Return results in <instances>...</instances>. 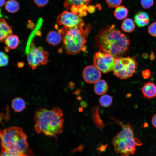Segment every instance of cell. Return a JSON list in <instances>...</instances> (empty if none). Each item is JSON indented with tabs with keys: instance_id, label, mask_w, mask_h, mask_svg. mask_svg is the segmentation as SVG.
<instances>
[{
	"instance_id": "17",
	"label": "cell",
	"mask_w": 156,
	"mask_h": 156,
	"mask_svg": "<svg viewBox=\"0 0 156 156\" xmlns=\"http://www.w3.org/2000/svg\"><path fill=\"white\" fill-rule=\"evenodd\" d=\"M11 107L15 112H21L26 108L25 100L20 97H16L12 100L11 102Z\"/></svg>"
},
{
	"instance_id": "4",
	"label": "cell",
	"mask_w": 156,
	"mask_h": 156,
	"mask_svg": "<svg viewBox=\"0 0 156 156\" xmlns=\"http://www.w3.org/2000/svg\"><path fill=\"white\" fill-rule=\"evenodd\" d=\"M23 129L17 127L7 128L0 131L1 150L31 156L32 152Z\"/></svg>"
},
{
	"instance_id": "1",
	"label": "cell",
	"mask_w": 156,
	"mask_h": 156,
	"mask_svg": "<svg viewBox=\"0 0 156 156\" xmlns=\"http://www.w3.org/2000/svg\"><path fill=\"white\" fill-rule=\"evenodd\" d=\"M95 44L96 48L101 52L108 53L116 57L128 50L130 40L128 36L113 24L99 31L96 37Z\"/></svg>"
},
{
	"instance_id": "9",
	"label": "cell",
	"mask_w": 156,
	"mask_h": 156,
	"mask_svg": "<svg viewBox=\"0 0 156 156\" xmlns=\"http://www.w3.org/2000/svg\"><path fill=\"white\" fill-rule=\"evenodd\" d=\"M93 64L101 71L107 73L113 70L115 57L108 53L98 52L94 55Z\"/></svg>"
},
{
	"instance_id": "7",
	"label": "cell",
	"mask_w": 156,
	"mask_h": 156,
	"mask_svg": "<svg viewBox=\"0 0 156 156\" xmlns=\"http://www.w3.org/2000/svg\"><path fill=\"white\" fill-rule=\"evenodd\" d=\"M49 53L41 47H36L34 43L31 44L27 59L29 66L35 69L38 66L47 64L48 62Z\"/></svg>"
},
{
	"instance_id": "5",
	"label": "cell",
	"mask_w": 156,
	"mask_h": 156,
	"mask_svg": "<svg viewBox=\"0 0 156 156\" xmlns=\"http://www.w3.org/2000/svg\"><path fill=\"white\" fill-rule=\"evenodd\" d=\"M116 121L121 126L122 130L113 137L112 141L115 152L122 156L134 154L136 148L141 145L142 142L134 137L133 127L130 123L125 124L118 120Z\"/></svg>"
},
{
	"instance_id": "28",
	"label": "cell",
	"mask_w": 156,
	"mask_h": 156,
	"mask_svg": "<svg viewBox=\"0 0 156 156\" xmlns=\"http://www.w3.org/2000/svg\"><path fill=\"white\" fill-rule=\"evenodd\" d=\"M35 4L39 7H43L46 5L49 0H34Z\"/></svg>"
},
{
	"instance_id": "2",
	"label": "cell",
	"mask_w": 156,
	"mask_h": 156,
	"mask_svg": "<svg viewBox=\"0 0 156 156\" xmlns=\"http://www.w3.org/2000/svg\"><path fill=\"white\" fill-rule=\"evenodd\" d=\"M63 116L62 110L58 107L51 109L42 108L36 110L34 116L36 132L56 138L57 136L63 131L64 120Z\"/></svg>"
},
{
	"instance_id": "16",
	"label": "cell",
	"mask_w": 156,
	"mask_h": 156,
	"mask_svg": "<svg viewBox=\"0 0 156 156\" xmlns=\"http://www.w3.org/2000/svg\"><path fill=\"white\" fill-rule=\"evenodd\" d=\"M108 88V85L104 80L100 79L95 83L94 86V91L98 95H104L107 92Z\"/></svg>"
},
{
	"instance_id": "33",
	"label": "cell",
	"mask_w": 156,
	"mask_h": 156,
	"mask_svg": "<svg viewBox=\"0 0 156 156\" xmlns=\"http://www.w3.org/2000/svg\"><path fill=\"white\" fill-rule=\"evenodd\" d=\"M5 3V0H0V7L3 6Z\"/></svg>"
},
{
	"instance_id": "8",
	"label": "cell",
	"mask_w": 156,
	"mask_h": 156,
	"mask_svg": "<svg viewBox=\"0 0 156 156\" xmlns=\"http://www.w3.org/2000/svg\"><path fill=\"white\" fill-rule=\"evenodd\" d=\"M92 0H65L64 6L81 18L87 15V12L93 13L94 6H88Z\"/></svg>"
},
{
	"instance_id": "15",
	"label": "cell",
	"mask_w": 156,
	"mask_h": 156,
	"mask_svg": "<svg viewBox=\"0 0 156 156\" xmlns=\"http://www.w3.org/2000/svg\"><path fill=\"white\" fill-rule=\"evenodd\" d=\"M46 40L50 45L56 46L62 41L61 34L58 31L52 30L48 32L46 36Z\"/></svg>"
},
{
	"instance_id": "26",
	"label": "cell",
	"mask_w": 156,
	"mask_h": 156,
	"mask_svg": "<svg viewBox=\"0 0 156 156\" xmlns=\"http://www.w3.org/2000/svg\"><path fill=\"white\" fill-rule=\"evenodd\" d=\"M148 31L151 36L156 37V22L153 23L149 26Z\"/></svg>"
},
{
	"instance_id": "23",
	"label": "cell",
	"mask_w": 156,
	"mask_h": 156,
	"mask_svg": "<svg viewBox=\"0 0 156 156\" xmlns=\"http://www.w3.org/2000/svg\"><path fill=\"white\" fill-rule=\"evenodd\" d=\"M9 62V57L5 52L0 51V67L5 66Z\"/></svg>"
},
{
	"instance_id": "14",
	"label": "cell",
	"mask_w": 156,
	"mask_h": 156,
	"mask_svg": "<svg viewBox=\"0 0 156 156\" xmlns=\"http://www.w3.org/2000/svg\"><path fill=\"white\" fill-rule=\"evenodd\" d=\"M134 20L137 26L142 27L148 24L150 21V17L147 12L143 11H140L135 16Z\"/></svg>"
},
{
	"instance_id": "19",
	"label": "cell",
	"mask_w": 156,
	"mask_h": 156,
	"mask_svg": "<svg viewBox=\"0 0 156 156\" xmlns=\"http://www.w3.org/2000/svg\"><path fill=\"white\" fill-rule=\"evenodd\" d=\"M115 17L118 20L125 18L128 14V10L125 7L120 5L116 8L114 13Z\"/></svg>"
},
{
	"instance_id": "6",
	"label": "cell",
	"mask_w": 156,
	"mask_h": 156,
	"mask_svg": "<svg viewBox=\"0 0 156 156\" xmlns=\"http://www.w3.org/2000/svg\"><path fill=\"white\" fill-rule=\"evenodd\" d=\"M137 66V62L134 58L129 57H115L113 74L119 79H126L132 76Z\"/></svg>"
},
{
	"instance_id": "24",
	"label": "cell",
	"mask_w": 156,
	"mask_h": 156,
	"mask_svg": "<svg viewBox=\"0 0 156 156\" xmlns=\"http://www.w3.org/2000/svg\"><path fill=\"white\" fill-rule=\"evenodd\" d=\"M109 8H116L120 5L122 0H105Z\"/></svg>"
},
{
	"instance_id": "34",
	"label": "cell",
	"mask_w": 156,
	"mask_h": 156,
	"mask_svg": "<svg viewBox=\"0 0 156 156\" xmlns=\"http://www.w3.org/2000/svg\"><path fill=\"white\" fill-rule=\"evenodd\" d=\"M142 56L145 59H147L148 57V55L146 53H144L142 55Z\"/></svg>"
},
{
	"instance_id": "35",
	"label": "cell",
	"mask_w": 156,
	"mask_h": 156,
	"mask_svg": "<svg viewBox=\"0 0 156 156\" xmlns=\"http://www.w3.org/2000/svg\"><path fill=\"white\" fill-rule=\"evenodd\" d=\"M2 15L1 13V10L0 9V18H2Z\"/></svg>"
},
{
	"instance_id": "13",
	"label": "cell",
	"mask_w": 156,
	"mask_h": 156,
	"mask_svg": "<svg viewBox=\"0 0 156 156\" xmlns=\"http://www.w3.org/2000/svg\"><path fill=\"white\" fill-rule=\"evenodd\" d=\"M12 34V26L3 18H0V42L4 41L10 35Z\"/></svg>"
},
{
	"instance_id": "29",
	"label": "cell",
	"mask_w": 156,
	"mask_h": 156,
	"mask_svg": "<svg viewBox=\"0 0 156 156\" xmlns=\"http://www.w3.org/2000/svg\"><path fill=\"white\" fill-rule=\"evenodd\" d=\"M150 75V71L148 69L144 70L142 72V76L144 79H146L148 78Z\"/></svg>"
},
{
	"instance_id": "30",
	"label": "cell",
	"mask_w": 156,
	"mask_h": 156,
	"mask_svg": "<svg viewBox=\"0 0 156 156\" xmlns=\"http://www.w3.org/2000/svg\"><path fill=\"white\" fill-rule=\"evenodd\" d=\"M151 123L153 126L156 128V114H155L152 117Z\"/></svg>"
},
{
	"instance_id": "18",
	"label": "cell",
	"mask_w": 156,
	"mask_h": 156,
	"mask_svg": "<svg viewBox=\"0 0 156 156\" xmlns=\"http://www.w3.org/2000/svg\"><path fill=\"white\" fill-rule=\"evenodd\" d=\"M5 42L7 47L10 49H15L18 46L19 40L18 36L12 34L9 36L5 39Z\"/></svg>"
},
{
	"instance_id": "11",
	"label": "cell",
	"mask_w": 156,
	"mask_h": 156,
	"mask_svg": "<svg viewBox=\"0 0 156 156\" xmlns=\"http://www.w3.org/2000/svg\"><path fill=\"white\" fill-rule=\"evenodd\" d=\"M83 78L86 82L92 84L100 79L101 72L94 66L90 65L86 66L82 73Z\"/></svg>"
},
{
	"instance_id": "21",
	"label": "cell",
	"mask_w": 156,
	"mask_h": 156,
	"mask_svg": "<svg viewBox=\"0 0 156 156\" xmlns=\"http://www.w3.org/2000/svg\"><path fill=\"white\" fill-rule=\"evenodd\" d=\"M20 8L18 2L15 0H8L6 3L5 10L9 12L15 13L18 11Z\"/></svg>"
},
{
	"instance_id": "3",
	"label": "cell",
	"mask_w": 156,
	"mask_h": 156,
	"mask_svg": "<svg viewBox=\"0 0 156 156\" xmlns=\"http://www.w3.org/2000/svg\"><path fill=\"white\" fill-rule=\"evenodd\" d=\"M84 26L78 25L71 28L63 27L58 30L62 35L63 47L66 53L74 55L81 52H86V38L91 28L88 24Z\"/></svg>"
},
{
	"instance_id": "10",
	"label": "cell",
	"mask_w": 156,
	"mask_h": 156,
	"mask_svg": "<svg viewBox=\"0 0 156 156\" xmlns=\"http://www.w3.org/2000/svg\"><path fill=\"white\" fill-rule=\"evenodd\" d=\"M56 22L58 24L67 28H71L78 25L85 26L84 21L78 15L73 12L65 11L57 17Z\"/></svg>"
},
{
	"instance_id": "25",
	"label": "cell",
	"mask_w": 156,
	"mask_h": 156,
	"mask_svg": "<svg viewBox=\"0 0 156 156\" xmlns=\"http://www.w3.org/2000/svg\"><path fill=\"white\" fill-rule=\"evenodd\" d=\"M142 7L145 9H148L152 6L154 4L153 0H141Z\"/></svg>"
},
{
	"instance_id": "32",
	"label": "cell",
	"mask_w": 156,
	"mask_h": 156,
	"mask_svg": "<svg viewBox=\"0 0 156 156\" xmlns=\"http://www.w3.org/2000/svg\"><path fill=\"white\" fill-rule=\"evenodd\" d=\"M106 145H101L99 148V150L101 151H103L105 150L106 148Z\"/></svg>"
},
{
	"instance_id": "22",
	"label": "cell",
	"mask_w": 156,
	"mask_h": 156,
	"mask_svg": "<svg viewBox=\"0 0 156 156\" xmlns=\"http://www.w3.org/2000/svg\"><path fill=\"white\" fill-rule=\"evenodd\" d=\"M113 100L112 97L109 95H103L99 99V102L101 106L107 107L110 105Z\"/></svg>"
},
{
	"instance_id": "31",
	"label": "cell",
	"mask_w": 156,
	"mask_h": 156,
	"mask_svg": "<svg viewBox=\"0 0 156 156\" xmlns=\"http://www.w3.org/2000/svg\"><path fill=\"white\" fill-rule=\"evenodd\" d=\"M155 56L154 53L152 52L150 54L149 58L151 60H153L155 58Z\"/></svg>"
},
{
	"instance_id": "27",
	"label": "cell",
	"mask_w": 156,
	"mask_h": 156,
	"mask_svg": "<svg viewBox=\"0 0 156 156\" xmlns=\"http://www.w3.org/2000/svg\"><path fill=\"white\" fill-rule=\"evenodd\" d=\"M0 156H27L22 154L15 153L4 150H1L0 152Z\"/></svg>"
},
{
	"instance_id": "20",
	"label": "cell",
	"mask_w": 156,
	"mask_h": 156,
	"mask_svg": "<svg viewBox=\"0 0 156 156\" xmlns=\"http://www.w3.org/2000/svg\"><path fill=\"white\" fill-rule=\"evenodd\" d=\"M121 27L124 32L130 33L135 29V25L132 19L127 18L125 19L122 22Z\"/></svg>"
},
{
	"instance_id": "12",
	"label": "cell",
	"mask_w": 156,
	"mask_h": 156,
	"mask_svg": "<svg viewBox=\"0 0 156 156\" xmlns=\"http://www.w3.org/2000/svg\"><path fill=\"white\" fill-rule=\"evenodd\" d=\"M141 91L144 98L152 99L156 97V85L153 82L149 81L144 83Z\"/></svg>"
}]
</instances>
